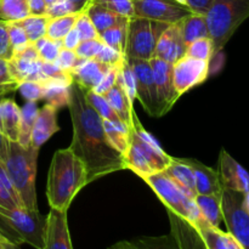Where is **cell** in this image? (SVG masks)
<instances>
[{
    "label": "cell",
    "mask_w": 249,
    "mask_h": 249,
    "mask_svg": "<svg viewBox=\"0 0 249 249\" xmlns=\"http://www.w3.org/2000/svg\"><path fill=\"white\" fill-rule=\"evenodd\" d=\"M67 107L73 125L70 148L84 163L88 184L124 169L123 155L107 139L104 119L90 106L85 91L75 83L71 84V100Z\"/></svg>",
    "instance_id": "1"
},
{
    "label": "cell",
    "mask_w": 249,
    "mask_h": 249,
    "mask_svg": "<svg viewBox=\"0 0 249 249\" xmlns=\"http://www.w3.org/2000/svg\"><path fill=\"white\" fill-rule=\"evenodd\" d=\"M88 185L84 163L70 147L53 153L46 181V198L50 208L67 212L74 197Z\"/></svg>",
    "instance_id": "2"
},
{
    "label": "cell",
    "mask_w": 249,
    "mask_h": 249,
    "mask_svg": "<svg viewBox=\"0 0 249 249\" xmlns=\"http://www.w3.org/2000/svg\"><path fill=\"white\" fill-rule=\"evenodd\" d=\"M170 157L156 139L141 124L136 113L133 114V126L129 134V145L123 153L124 169L143 178L163 172L172 163Z\"/></svg>",
    "instance_id": "3"
},
{
    "label": "cell",
    "mask_w": 249,
    "mask_h": 249,
    "mask_svg": "<svg viewBox=\"0 0 249 249\" xmlns=\"http://www.w3.org/2000/svg\"><path fill=\"white\" fill-rule=\"evenodd\" d=\"M39 148L29 145L27 147L15 141H7L6 156L1 165L16 189L22 204L29 211H38L36 178Z\"/></svg>",
    "instance_id": "4"
},
{
    "label": "cell",
    "mask_w": 249,
    "mask_h": 249,
    "mask_svg": "<svg viewBox=\"0 0 249 249\" xmlns=\"http://www.w3.org/2000/svg\"><path fill=\"white\" fill-rule=\"evenodd\" d=\"M45 228L46 218L39 211L0 207V233L15 246L28 243L36 249H44Z\"/></svg>",
    "instance_id": "5"
},
{
    "label": "cell",
    "mask_w": 249,
    "mask_h": 249,
    "mask_svg": "<svg viewBox=\"0 0 249 249\" xmlns=\"http://www.w3.org/2000/svg\"><path fill=\"white\" fill-rule=\"evenodd\" d=\"M249 18V0H214L206 14L214 56L224 50L238 27Z\"/></svg>",
    "instance_id": "6"
},
{
    "label": "cell",
    "mask_w": 249,
    "mask_h": 249,
    "mask_svg": "<svg viewBox=\"0 0 249 249\" xmlns=\"http://www.w3.org/2000/svg\"><path fill=\"white\" fill-rule=\"evenodd\" d=\"M143 181L153 190L162 203L167 207V211L178 214L186 219L192 225H196L203 219L198 207L194 198H190L167 174L165 172H158L143 178Z\"/></svg>",
    "instance_id": "7"
},
{
    "label": "cell",
    "mask_w": 249,
    "mask_h": 249,
    "mask_svg": "<svg viewBox=\"0 0 249 249\" xmlns=\"http://www.w3.org/2000/svg\"><path fill=\"white\" fill-rule=\"evenodd\" d=\"M169 26V23L142 18V17L129 18L125 50H124L125 60L139 58V60L150 61L153 57L158 39Z\"/></svg>",
    "instance_id": "8"
},
{
    "label": "cell",
    "mask_w": 249,
    "mask_h": 249,
    "mask_svg": "<svg viewBox=\"0 0 249 249\" xmlns=\"http://www.w3.org/2000/svg\"><path fill=\"white\" fill-rule=\"evenodd\" d=\"M221 209L228 232L242 249H249V214L243 208V194L223 189Z\"/></svg>",
    "instance_id": "9"
},
{
    "label": "cell",
    "mask_w": 249,
    "mask_h": 249,
    "mask_svg": "<svg viewBox=\"0 0 249 249\" xmlns=\"http://www.w3.org/2000/svg\"><path fill=\"white\" fill-rule=\"evenodd\" d=\"M134 17L153 19L164 23H177L192 14L191 10L177 0H133Z\"/></svg>",
    "instance_id": "10"
},
{
    "label": "cell",
    "mask_w": 249,
    "mask_h": 249,
    "mask_svg": "<svg viewBox=\"0 0 249 249\" xmlns=\"http://www.w3.org/2000/svg\"><path fill=\"white\" fill-rule=\"evenodd\" d=\"M128 62L130 63L134 77H135L136 99L140 101L141 106L150 116L160 117L157 88H156L150 61L134 58V60H129Z\"/></svg>",
    "instance_id": "11"
},
{
    "label": "cell",
    "mask_w": 249,
    "mask_h": 249,
    "mask_svg": "<svg viewBox=\"0 0 249 249\" xmlns=\"http://www.w3.org/2000/svg\"><path fill=\"white\" fill-rule=\"evenodd\" d=\"M211 72V62L185 55L173 65V85L179 96L206 82Z\"/></svg>",
    "instance_id": "12"
},
{
    "label": "cell",
    "mask_w": 249,
    "mask_h": 249,
    "mask_svg": "<svg viewBox=\"0 0 249 249\" xmlns=\"http://www.w3.org/2000/svg\"><path fill=\"white\" fill-rule=\"evenodd\" d=\"M150 65L157 88L158 102H160V117H162L173 108L175 102L180 97L173 85V65L157 57L151 58Z\"/></svg>",
    "instance_id": "13"
},
{
    "label": "cell",
    "mask_w": 249,
    "mask_h": 249,
    "mask_svg": "<svg viewBox=\"0 0 249 249\" xmlns=\"http://www.w3.org/2000/svg\"><path fill=\"white\" fill-rule=\"evenodd\" d=\"M219 178L223 189L231 191L247 194L249 191V173L242 167L230 153L225 150L220 151L219 155Z\"/></svg>",
    "instance_id": "14"
},
{
    "label": "cell",
    "mask_w": 249,
    "mask_h": 249,
    "mask_svg": "<svg viewBox=\"0 0 249 249\" xmlns=\"http://www.w3.org/2000/svg\"><path fill=\"white\" fill-rule=\"evenodd\" d=\"M44 249H73L68 229L67 212L50 209L46 216Z\"/></svg>",
    "instance_id": "15"
},
{
    "label": "cell",
    "mask_w": 249,
    "mask_h": 249,
    "mask_svg": "<svg viewBox=\"0 0 249 249\" xmlns=\"http://www.w3.org/2000/svg\"><path fill=\"white\" fill-rule=\"evenodd\" d=\"M187 46L185 45L181 34L180 22L173 23L160 36L156 45L153 57L174 65L186 55Z\"/></svg>",
    "instance_id": "16"
},
{
    "label": "cell",
    "mask_w": 249,
    "mask_h": 249,
    "mask_svg": "<svg viewBox=\"0 0 249 249\" xmlns=\"http://www.w3.org/2000/svg\"><path fill=\"white\" fill-rule=\"evenodd\" d=\"M60 131L57 124V108L50 104H45L36 114L31 135V145L40 148L53 134Z\"/></svg>",
    "instance_id": "17"
},
{
    "label": "cell",
    "mask_w": 249,
    "mask_h": 249,
    "mask_svg": "<svg viewBox=\"0 0 249 249\" xmlns=\"http://www.w3.org/2000/svg\"><path fill=\"white\" fill-rule=\"evenodd\" d=\"M184 160L190 165L194 173L197 195L223 194V186H221L218 170L207 167L203 163L194 158H184Z\"/></svg>",
    "instance_id": "18"
},
{
    "label": "cell",
    "mask_w": 249,
    "mask_h": 249,
    "mask_svg": "<svg viewBox=\"0 0 249 249\" xmlns=\"http://www.w3.org/2000/svg\"><path fill=\"white\" fill-rule=\"evenodd\" d=\"M108 68V66L99 62L95 58L82 60L79 65L71 72V75L73 83L82 88L84 91H90L99 85Z\"/></svg>",
    "instance_id": "19"
},
{
    "label": "cell",
    "mask_w": 249,
    "mask_h": 249,
    "mask_svg": "<svg viewBox=\"0 0 249 249\" xmlns=\"http://www.w3.org/2000/svg\"><path fill=\"white\" fill-rule=\"evenodd\" d=\"M21 108L14 99H0V134L7 141L18 142Z\"/></svg>",
    "instance_id": "20"
},
{
    "label": "cell",
    "mask_w": 249,
    "mask_h": 249,
    "mask_svg": "<svg viewBox=\"0 0 249 249\" xmlns=\"http://www.w3.org/2000/svg\"><path fill=\"white\" fill-rule=\"evenodd\" d=\"M195 228L198 231L206 249H242L230 233L224 232L220 228L209 225L204 219H201Z\"/></svg>",
    "instance_id": "21"
},
{
    "label": "cell",
    "mask_w": 249,
    "mask_h": 249,
    "mask_svg": "<svg viewBox=\"0 0 249 249\" xmlns=\"http://www.w3.org/2000/svg\"><path fill=\"white\" fill-rule=\"evenodd\" d=\"M105 97L108 101V104L111 105L112 108L114 109V112L119 117V119L130 130L131 126H133V114L135 112V109H134L133 106L134 102L129 99L128 94H126V90L124 89L123 85L117 80L114 87L105 95Z\"/></svg>",
    "instance_id": "22"
},
{
    "label": "cell",
    "mask_w": 249,
    "mask_h": 249,
    "mask_svg": "<svg viewBox=\"0 0 249 249\" xmlns=\"http://www.w3.org/2000/svg\"><path fill=\"white\" fill-rule=\"evenodd\" d=\"M164 172L190 198L195 199L197 192L194 173L184 158H173L172 163L165 168Z\"/></svg>",
    "instance_id": "23"
},
{
    "label": "cell",
    "mask_w": 249,
    "mask_h": 249,
    "mask_svg": "<svg viewBox=\"0 0 249 249\" xmlns=\"http://www.w3.org/2000/svg\"><path fill=\"white\" fill-rule=\"evenodd\" d=\"M87 14L89 18L91 19L92 24L95 26L99 34L106 31V29L112 28V27L121 26V24H125L129 22V18H126V17L117 15L116 12L111 11V10L106 9V7L101 6L96 2H92L88 7Z\"/></svg>",
    "instance_id": "24"
},
{
    "label": "cell",
    "mask_w": 249,
    "mask_h": 249,
    "mask_svg": "<svg viewBox=\"0 0 249 249\" xmlns=\"http://www.w3.org/2000/svg\"><path fill=\"white\" fill-rule=\"evenodd\" d=\"M117 249H180L172 233L164 236H145L116 243Z\"/></svg>",
    "instance_id": "25"
},
{
    "label": "cell",
    "mask_w": 249,
    "mask_h": 249,
    "mask_svg": "<svg viewBox=\"0 0 249 249\" xmlns=\"http://www.w3.org/2000/svg\"><path fill=\"white\" fill-rule=\"evenodd\" d=\"M44 87V97L46 104L55 106L56 108L68 106L71 100V82L61 79L41 80Z\"/></svg>",
    "instance_id": "26"
},
{
    "label": "cell",
    "mask_w": 249,
    "mask_h": 249,
    "mask_svg": "<svg viewBox=\"0 0 249 249\" xmlns=\"http://www.w3.org/2000/svg\"><path fill=\"white\" fill-rule=\"evenodd\" d=\"M202 216L209 225L219 228L223 221L221 195H197L195 197Z\"/></svg>",
    "instance_id": "27"
},
{
    "label": "cell",
    "mask_w": 249,
    "mask_h": 249,
    "mask_svg": "<svg viewBox=\"0 0 249 249\" xmlns=\"http://www.w3.org/2000/svg\"><path fill=\"white\" fill-rule=\"evenodd\" d=\"M180 27H181L182 39H184V43L186 46H189L197 39L209 36L204 15L192 12L191 15L180 21Z\"/></svg>",
    "instance_id": "28"
},
{
    "label": "cell",
    "mask_w": 249,
    "mask_h": 249,
    "mask_svg": "<svg viewBox=\"0 0 249 249\" xmlns=\"http://www.w3.org/2000/svg\"><path fill=\"white\" fill-rule=\"evenodd\" d=\"M38 112L39 108L36 106V102L34 101H27L24 104V106L21 108V124H19L18 143L24 146V147L31 145L32 129H33L34 122H36Z\"/></svg>",
    "instance_id": "29"
},
{
    "label": "cell",
    "mask_w": 249,
    "mask_h": 249,
    "mask_svg": "<svg viewBox=\"0 0 249 249\" xmlns=\"http://www.w3.org/2000/svg\"><path fill=\"white\" fill-rule=\"evenodd\" d=\"M50 17L46 15H29L26 18L17 21L16 23L26 32L29 43H36L43 36H46V29Z\"/></svg>",
    "instance_id": "30"
},
{
    "label": "cell",
    "mask_w": 249,
    "mask_h": 249,
    "mask_svg": "<svg viewBox=\"0 0 249 249\" xmlns=\"http://www.w3.org/2000/svg\"><path fill=\"white\" fill-rule=\"evenodd\" d=\"M29 15L28 0H0V21L17 22Z\"/></svg>",
    "instance_id": "31"
},
{
    "label": "cell",
    "mask_w": 249,
    "mask_h": 249,
    "mask_svg": "<svg viewBox=\"0 0 249 249\" xmlns=\"http://www.w3.org/2000/svg\"><path fill=\"white\" fill-rule=\"evenodd\" d=\"M0 207L7 209L24 208L9 175L0 163Z\"/></svg>",
    "instance_id": "32"
},
{
    "label": "cell",
    "mask_w": 249,
    "mask_h": 249,
    "mask_svg": "<svg viewBox=\"0 0 249 249\" xmlns=\"http://www.w3.org/2000/svg\"><path fill=\"white\" fill-rule=\"evenodd\" d=\"M82 12H75V14L65 15V16L53 17L49 19L48 29H46V36L53 40H62L68 32L74 27L78 17Z\"/></svg>",
    "instance_id": "33"
},
{
    "label": "cell",
    "mask_w": 249,
    "mask_h": 249,
    "mask_svg": "<svg viewBox=\"0 0 249 249\" xmlns=\"http://www.w3.org/2000/svg\"><path fill=\"white\" fill-rule=\"evenodd\" d=\"M85 97H87L90 106L99 113V116L101 117L104 121H108L113 124H124L123 122L119 119V117L117 116V113L114 112V109L112 108L111 105L108 104L106 97L97 94L94 90L85 91ZM124 125H125V124H124Z\"/></svg>",
    "instance_id": "34"
},
{
    "label": "cell",
    "mask_w": 249,
    "mask_h": 249,
    "mask_svg": "<svg viewBox=\"0 0 249 249\" xmlns=\"http://www.w3.org/2000/svg\"><path fill=\"white\" fill-rule=\"evenodd\" d=\"M104 129L109 142L123 155L129 145L130 130L124 124H113L108 121H104Z\"/></svg>",
    "instance_id": "35"
},
{
    "label": "cell",
    "mask_w": 249,
    "mask_h": 249,
    "mask_svg": "<svg viewBox=\"0 0 249 249\" xmlns=\"http://www.w3.org/2000/svg\"><path fill=\"white\" fill-rule=\"evenodd\" d=\"M126 28H128V23L112 27L100 33L99 38L104 41L105 45L124 53L126 43Z\"/></svg>",
    "instance_id": "36"
},
{
    "label": "cell",
    "mask_w": 249,
    "mask_h": 249,
    "mask_svg": "<svg viewBox=\"0 0 249 249\" xmlns=\"http://www.w3.org/2000/svg\"><path fill=\"white\" fill-rule=\"evenodd\" d=\"M186 56L196 58V60L211 62L212 58L214 57V45L212 39L209 36H206V38L195 40L194 43H191L187 46Z\"/></svg>",
    "instance_id": "37"
},
{
    "label": "cell",
    "mask_w": 249,
    "mask_h": 249,
    "mask_svg": "<svg viewBox=\"0 0 249 249\" xmlns=\"http://www.w3.org/2000/svg\"><path fill=\"white\" fill-rule=\"evenodd\" d=\"M33 44L38 50L39 57L43 62H55L60 50L62 49V41L53 40L48 36H43Z\"/></svg>",
    "instance_id": "38"
},
{
    "label": "cell",
    "mask_w": 249,
    "mask_h": 249,
    "mask_svg": "<svg viewBox=\"0 0 249 249\" xmlns=\"http://www.w3.org/2000/svg\"><path fill=\"white\" fill-rule=\"evenodd\" d=\"M18 92L26 101L38 102L44 97V87L41 80H24L19 83Z\"/></svg>",
    "instance_id": "39"
},
{
    "label": "cell",
    "mask_w": 249,
    "mask_h": 249,
    "mask_svg": "<svg viewBox=\"0 0 249 249\" xmlns=\"http://www.w3.org/2000/svg\"><path fill=\"white\" fill-rule=\"evenodd\" d=\"M19 83L14 79L9 68V61L0 58V97L9 92L16 91Z\"/></svg>",
    "instance_id": "40"
},
{
    "label": "cell",
    "mask_w": 249,
    "mask_h": 249,
    "mask_svg": "<svg viewBox=\"0 0 249 249\" xmlns=\"http://www.w3.org/2000/svg\"><path fill=\"white\" fill-rule=\"evenodd\" d=\"M94 2L126 18L134 17L133 0H94Z\"/></svg>",
    "instance_id": "41"
},
{
    "label": "cell",
    "mask_w": 249,
    "mask_h": 249,
    "mask_svg": "<svg viewBox=\"0 0 249 249\" xmlns=\"http://www.w3.org/2000/svg\"><path fill=\"white\" fill-rule=\"evenodd\" d=\"M104 46V41L100 38L89 39V40L80 41L74 51L78 57L83 58V60H90V58L96 57V55L102 50Z\"/></svg>",
    "instance_id": "42"
},
{
    "label": "cell",
    "mask_w": 249,
    "mask_h": 249,
    "mask_svg": "<svg viewBox=\"0 0 249 249\" xmlns=\"http://www.w3.org/2000/svg\"><path fill=\"white\" fill-rule=\"evenodd\" d=\"M74 27L78 31L80 40H89V39L99 38V33H97L96 28H95V26L92 24L91 19L88 16L87 11L82 12V14L79 15Z\"/></svg>",
    "instance_id": "43"
},
{
    "label": "cell",
    "mask_w": 249,
    "mask_h": 249,
    "mask_svg": "<svg viewBox=\"0 0 249 249\" xmlns=\"http://www.w3.org/2000/svg\"><path fill=\"white\" fill-rule=\"evenodd\" d=\"M7 31H9L10 41H11L14 53L15 51L21 50V49H23L24 46H27L29 44L26 32L16 22H7Z\"/></svg>",
    "instance_id": "44"
},
{
    "label": "cell",
    "mask_w": 249,
    "mask_h": 249,
    "mask_svg": "<svg viewBox=\"0 0 249 249\" xmlns=\"http://www.w3.org/2000/svg\"><path fill=\"white\" fill-rule=\"evenodd\" d=\"M83 58L78 57L74 50H68V49L62 48L60 50L57 58H56L55 63L65 72H72L75 67L80 63Z\"/></svg>",
    "instance_id": "45"
},
{
    "label": "cell",
    "mask_w": 249,
    "mask_h": 249,
    "mask_svg": "<svg viewBox=\"0 0 249 249\" xmlns=\"http://www.w3.org/2000/svg\"><path fill=\"white\" fill-rule=\"evenodd\" d=\"M95 60L104 63V65L108 66V67H119V66L124 62L125 57H124V53H119V51L105 45L104 48H102V50L97 53Z\"/></svg>",
    "instance_id": "46"
},
{
    "label": "cell",
    "mask_w": 249,
    "mask_h": 249,
    "mask_svg": "<svg viewBox=\"0 0 249 249\" xmlns=\"http://www.w3.org/2000/svg\"><path fill=\"white\" fill-rule=\"evenodd\" d=\"M14 57V49L10 41L7 22L0 21V58L10 61Z\"/></svg>",
    "instance_id": "47"
},
{
    "label": "cell",
    "mask_w": 249,
    "mask_h": 249,
    "mask_svg": "<svg viewBox=\"0 0 249 249\" xmlns=\"http://www.w3.org/2000/svg\"><path fill=\"white\" fill-rule=\"evenodd\" d=\"M121 66H119V67H121ZM119 67H109L108 71L106 72V74H105L104 78L101 79V82H100L99 85L94 89V91L97 92V94L102 95V96H105V95H106L117 83Z\"/></svg>",
    "instance_id": "48"
},
{
    "label": "cell",
    "mask_w": 249,
    "mask_h": 249,
    "mask_svg": "<svg viewBox=\"0 0 249 249\" xmlns=\"http://www.w3.org/2000/svg\"><path fill=\"white\" fill-rule=\"evenodd\" d=\"M70 14H75L74 7L72 6V4L68 0H57L53 5L46 7L45 15L50 17V18H53V17L65 16V15Z\"/></svg>",
    "instance_id": "49"
},
{
    "label": "cell",
    "mask_w": 249,
    "mask_h": 249,
    "mask_svg": "<svg viewBox=\"0 0 249 249\" xmlns=\"http://www.w3.org/2000/svg\"><path fill=\"white\" fill-rule=\"evenodd\" d=\"M213 2L214 0H186V6L194 14H199L206 16V14L208 12L209 7L212 6Z\"/></svg>",
    "instance_id": "50"
},
{
    "label": "cell",
    "mask_w": 249,
    "mask_h": 249,
    "mask_svg": "<svg viewBox=\"0 0 249 249\" xmlns=\"http://www.w3.org/2000/svg\"><path fill=\"white\" fill-rule=\"evenodd\" d=\"M61 41H62V48L68 49V50H75V48L79 45V43L82 40H80V36L79 34H78V31L75 29V27H73V28L68 32L67 36H66Z\"/></svg>",
    "instance_id": "51"
},
{
    "label": "cell",
    "mask_w": 249,
    "mask_h": 249,
    "mask_svg": "<svg viewBox=\"0 0 249 249\" xmlns=\"http://www.w3.org/2000/svg\"><path fill=\"white\" fill-rule=\"evenodd\" d=\"M31 15H45L46 4L45 0H28Z\"/></svg>",
    "instance_id": "52"
},
{
    "label": "cell",
    "mask_w": 249,
    "mask_h": 249,
    "mask_svg": "<svg viewBox=\"0 0 249 249\" xmlns=\"http://www.w3.org/2000/svg\"><path fill=\"white\" fill-rule=\"evenodd\" d=\"M68 1L74 7L75 12H84L94 2V0H68Z\"/></svg>",
    "instance_id": "53"
},
{
    "label": "cell",
    "mask_w": 249,
    "mask_h": 249,
    "mask_svg": "<svg viewBox=\"0 0 249 249\" xmlns=\"http://www.w3.org/2000/svg\"><path fill=\"white\" fill-rule=\"evenodd\" d=\"M6 146H7V140L4 136L0 134V162H2L6 156Z\"/></svg>",
    "instance_id": "54"
},
{
    "label": "cell",
    "mask_w": 249,
    "mask_h": 249,
    "mask_svg": "<svg viewBox=\"0 0 249 249\" xmlns=\"http://www.w3.org/2000/svg\"><path fill=\"white\" fill-rule=\"evenodd\" d=\"M18 246H15L14 243L9 242L7 240H0V249H17Z\"/></svg>",
    "instance_id": "55"
},
{
    "label": "cell",
    "mask_w": 249,
    "mask_h": 249,
    "mask_svg": "<svg viewBox=\"0 0 249 249\" xmlns=\"http://www.w3.org/2000/svg\"><path fill=\"white\" fill-rule=\"evenodd\" d=\"M243 208H245L246 212L249 214V191L247 194L243 195Z\"/></svg>",
    "instance_id": "56"
},
{
    "label": "cell",
    "mask_w": 249,
    "mask_h": 249,
    "mask_svg": "<svg viewBox=\"0 0 249 249\" xmlns=\"http://www.w3.org/2000/svg\"><path fill=\"white\" fill-rule=\"evenodd\" d=\"M57 0H45V4H46V7L50 6V5H53V2H56Z\"/></svg>",
    "instance_id": "57"
},
{
    "label": "cell",
    "mask_w": 249,
    "mask_h": 249,
    "mask_svg": "<svg viewBox=\"0 0 249 249\" xmlns=\"http://www.w3.org/2000/svg\"><path fill=\"white\" fill-rule=\"evenodd\" d=\"M178 2H180V4H182V5H186V0H177Z\"/></svg>",
    "instance_id": "58"
},
{
    "label": "cell",
    "mask_w": 249,
    "mask_h": 249,
    "mask_svg": "<svg viewBox=\"0 0 249 249\" xmlns=\"http://www.w3.org/2000/svg\"><path fill=\"white\" fill-rule=\"evenodd\" d=\"M108 249H117V248H116V246H114V245H113V246H111V247H109Z\"/></svg>",
    "instance_id": "59"
},
{
    "label": "cell",
    "mask_w": 249,
    "mask_h": 249,
    "mask_svg": "<svg viewBox=\"0 0 249 249\" xmlns=\"http://www.w3.org/2000/svg\"><path fill=\"white\" fill-rule=\"evenodd\" d=\"M0 240H6V238H5L4 236H1V235H0Z\"/></svg>",
    "instance_id": "60"
},
{
    "label": "cell",
    "mask_w": 249,
    "mask_h": 249,
    "mask_svg": "<svg viewBox=\"0 0 249 249\" xmlns=\"http://www.w3.org/2000/svg\"><path fill=\"white\" fill-rule=\"evenodd\" d=\"M0 235H1V233H0ZM1 236H2V235H1Z\"/></svg>",
    "instance_id": "61"
}]
</instances>
